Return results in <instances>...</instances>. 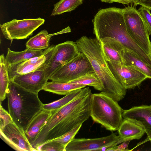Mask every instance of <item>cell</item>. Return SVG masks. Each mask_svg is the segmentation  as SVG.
Listing matches in <instances>:
<instances>
[{
  "instance_id": "cell-1",
  "label": "cell",
  "mask_w": 151,
  "mask_h": 151,
  "mask_svg": "<svg viewBox=\"0 0 151 151\" xmlns=\"http://www.w3.org/2000/svg\"><path fill=\"white\" fill-rule=\"evenodd\" d=\"M91 90L88 87L80 96L58 109L51 111L45 124L31 143L36 149L46 142L59 137L90 116Z\"/></svg>"
},
{
  "instance_id": "cell-2",
  "label": "cell",
  "mask_w": 151,
  "mask_h": 151,
  "mask_svg": "<svg viewBox=\"0 0 151 151\" xmlns=\"http://www.w3.org/2000/svg\"><path fill=\"white\" fill-rule=\"evenodd\" d=\"M79 51L89 61L104 88L100 92L117 102L123 99L126 90L117 81L110 70L104 56L100 41L96 38L83 36L76 41Z\"/></svg>"
},
{
  "instance_id": "cell-3",
  "label": "cell",
  "mask_w": 151,
  "mask_h": 151,
  "mask_svg": "<svg viewBox=\"0 0 151 151\" xmlns=\"http://www.w3.org/2000/svg\"><path fill=\"white\" fill-rule=\"evenodd\" d=\"M93 32L100 41L110 37L119 41L124 49L137 54L140 47L129 34L126 27L123 9L111 7L99 10L92 20Z\"/></svg>"
},
{
  "instance_id": "cell-4",
  "label": "cell",
  "mask_w": 151,
  "mask_h": 151,
  "mask_svg": "<svg viewBox=\"0 0 151 151\" xmlns=\"http://www.w3.org/2000/svg\"><path fill=\"white\" fill-rule=\"evenodd\" d=\"M38 94L10 80L6 95L9 112L14 122L24 130L33 117L42 109L43 104Z\"/></svg>"
},
{
  "instance_id": "cell-5",
  "label": "cell",
  "mask_w": 151,
  "mask_h": 151,
  "mask_svg": "<svg viewBox=\"0 0 151 151\" xmlns=\"http://www.w3.org/2000/svg\"><path fill=\"white\" fill-rule=\"evenodd\" d=\"M123 110L112 98L101 92L92 93L90 116L94 122L106 130L112 132L118 130L123 120Z\"/></svg>"
},
{
  "instance_id": "cell-6",
  "label": "cell",
  "mask_w": 151,
  "mask_h": 151,
  "mask_svg": "<svg viewBox=\"0 0 151 151\" xmlns=\"http://www.w3.org/2000/svg\"><path fill=\"white\" fill-rule=\"evenodd\" d=\"M123 16L127 31L133 40L151 57V42L145 23L134 6L123 8Z\"/></svg>"
},
{
  "instance_id": "cell-7",
  "label": "cell",
  "mask_w": 151,
  "mask_h": 151,
  "mask_svg": "<svg viewBox=\"0 0 151 151\" xmlns=\"http://www.w3.org/2000/svg\"><path fill=\"white\" fill-rule=\"evenodd\" d=\"M94 71L88 59L83 53L56 70L49 80L56 82L67 83L86 74Z\"/></svg>"
},
{
  "instance_id": "cell-8",
  "label": "cell",
  "mask_w": 151,
  "mask_h": 151,
  "mask_svg": "<svg viewBox=\"0 0 151 151\" xmlns=\"http://www.w3.org/2000/svg\"><path fill=\"white\" fill-rule=\"evenodd\" d=\"M45 20L40 17L21 20L13 19L1 25V30L4 37L9 40H21L27 38L39 27Z\"/></svg>"
},
{
  "instance_id": "cell-9",
  "label": "cell",
  "mask_w": 151,
  "mask_h": 151,
  "mask_svg": "<svg viewBox=\"0 0 151 151\" xmlns=\"http://www.w3.org/2000/svg\"><path fill=\"white\" fill-rule=\"evenodd\" d=\"M80 52L76 42L68 40L56 45L52 57L45 69L47 79L48 80L56 70L78 55Z\"/></svg>"
},
{
  "instance_id": "cell-10",
  "label": "cell",
  "mask_w": 151,
  "mask_h": 151,
  "mask_svg": "<svg viewBox=\"0 0 151 151\" xmlns=\"http://www.w3.org/2000/svg\"><path fill=\"white\" fill-rule=\"evenodd\" d=\"M106 61L114 76L126 90L134 88L148 78L145 75L133 67L112 61Z\"/></svg>"
},
{
  "instance_id": "cell-11",
  "label": "cell",
  "mask_w": 151,
  "mask_h": 151,
  "mask_svg": "<svg viewBox=\"0 0 151 151\" xmlns=\"http://www.w3.org/2000/svg\"><path fill=\"white\" fill-rule=\"evenodd\" d=\"M120 143L119 135L112 132L108 136L98 138H74L67 145L65 151H100L103 147L107 150Z\"/></svg>"
},
{
  "instance_id": "cell-12",
  "label": "cell",
  "mask_w": 151,
  "mask_h": 151,
  "mask_svg": "<svg viewBox=\"0 0 151 151\" xmlns=\"http://www.w3.org/2000/svg\"><path fill=\"white\" fill-rule=\"evenodd\" d=\"M55 45H52L45 50L40 55L12 65H8L10 80L14 76L38 70H45L53 53Z\"/></svg>"
},
{
  "instance_id": "cell-13",
  "label": "cell",
  "mask_w": 151,
  "mask_h": 151,
  "mask_svg": "<svg viewBox=\"0 0 151 151\" xmlns=\"http://www.w3.org/2000/svg\"><path fill=\"white\" fill-rule=\"evenodd\" d=\"M0 136L4 142L15 150L36 151L30 144L24 130L14 122L0 129Z\"/></svg>"
},
{
  "instance_id": "cell-14",
  "label": "cell",
  "mask_w": 151,
  "mask_h": 151,
  "mask_svg": "<svg viewBox=\"0 0 151 151\" xmlns=\"http://www.w3.org/2000/svg\"><path fill=\"white\" fill-rule=\"evenodd\" d=\"M22 88L38 93L48 82L45 70H38L17 76L10 80Z\"/></svg>"
},
{
  "instance_id": "cell-15",
  "label": "cell",
  "mask_w": 151,
  "mask_h": 151,
  "mask_svg": "<svg viewBox=\"0 0 151 151\" xmlns=\"http://www.w3.org/2000/svg\"><path fill=\"white\" fill-rule=\"evenodd\" d=\"M124 119L132 121L145 129L151 130V105L134 106L123 110Z\"/></svg>"
},
{
  "instance_id": "cell-16",
  "label": "cell",
  "mask_w": 151,
  "mask_h": 151,
  "mask_svg": "<svg viewBox=\"0 0 151 151\" xmlns=\"http://www.w3.org/2000/svg\"><path fill=\"white\" fill-rule=\"evenodd\" d=\"M99 41L106 61L123 64L121 52L124 48L119 41L110 37H105Z\"/></svg>"
},
{
  "instance_id": "cell-17",
  "label": "cell",
  "mask_w": 151,
  "mask_h": 151,
  "mask_svg": "<svg viewBox=\"0 0 151 151\" xmlns=\"http://www.w3.org/2000/svg\"><path fill=\"white\" fill-rule=\"evenodd\" d=\"M118 131L120 143L126 141L139 139L145 133L144 128L124 119Z\"/></svg>"
},
{
  "instance_id": "cell-18",
  "label": "cell",
  "mask_w": 151,
  "mask_h": 151,
  "mask_svg": "<svg viewBox=\"0 0 151 151\" xmlns=\"http://www.w3.org/2000/svg\"><path fill=\"white\" fill-rule=\"evenodd\" d=\"M71 31L69 27L59 32L52 34H49L47 30H43L27 42L26 44V48L37 50H46L50 47V41L52 36Z\"/></svg>"
},
{
  "instance_id": "cell-19",
  "label": "cell",
  "mask_w": 151,
  "mask_h": 151,
  "mask_svg": "<svg viewBox=\"0 0 151 151\" xmlns=\"http://www.w3.org/2000/svg\"><path fill=\"white\" fill-rule=\"evenodd\" d=\"M51 114V111L42 109L30 121L25 130L30 144L45 124Z\"/></svg>"
},
{
  "instance_id": "cell-20",
  "label": "cell",
  "mask_w": 151,
  "mask_h": 151,
  "mask_svg": "<svg viewBox=\"0 0 151 151\" xmlns=\"http://www.w3.org/2000/svg\"><path fill=\"white\" fill-rule=\"evenodd\" d=\"M123 64L133 67L151 79V67L134 54L124 49L121 52Z\"/></svg>"
},
{
  "instance_id": "cell-21",
  "label": "cell",
  "mask_w": 151,
  "mask_h": 151,
  "mask_svg": "<svg viewBox=\"0 0 151 151\" xmlns=\"http://www.w3.org/2000/svg\"><path fill=\"white\" fill-rule=\"evenodd\" d=\"M43 51L42 50H37L26 48L23 51L17 52L12 51L8 48L5 58L8 65H12L39 56L42 54Z\"/></svg>"
},
{
  "instance_id": "cell-22",
  "label": "cell",
  "mask_w": 151,
  "mask_h": 151,
  "mask_svg": "<svg viewBox=\"0 0 151 151\" xmlns=\"http://www.w3.org/2000/svg\"><path fill=\"white\" fill-rule=\"evenodd\" d=\"M85 85L73 84L69 82H47L43 88L45 91L60 95H66L71 91L85 87Z\"/></svg>"
},
{
  "instance_id": "cell-23",
  "label": "cell",
  "mask_w": 151,
  "mask_h": 151,
  "mask_svg": "<svg viewBox=\"0 0 151 151\" xmlns=\"http://www.w3.org/2000/svg\"><path fill=\"white\" fill-rule=\"evenodd\" d=\"M86 88L85 87L73 90L60 99L49 104H43L42 109L51 111L59 109L79 96Z\"/></svg>"
},
{
  "instance_id": "cell-24",
  "label": "cell",
  "mask_w": 151,
  "mask_h": 151,
  "mask_svg": "<svg viewBox=\"0 0 151 151\" xmlns=\"http://www.w3.org/2000/svg\"><path fill=\"white\" fill-rule=\"evenodd\" d=\"M0 100L3 101L7 96L10 80L8 73V66L4 54L0 57Z\"/></svg>"
},
{
  "instance_id": "cell-25",
  "label": "cell",
  "mask_w": 151,
  "mask_h": 151,
  "mask_svg": "<svg viewBox=\"0 0 151 151\" xmlns=\"http://www.w3.org/2000/svg\"><path fill=\"white\" fill-rule=\"evenodd\" d=\"M68 82L92 86L101 92L104 90L102 84L95 72L86 74Z\"/></svg>"
},
{
  "instance_id": "cell-26",
  "label": "cell",
  "mask_w": 151,
  "mask_h": 151,
  "mask_svg": "<svg viewBox=\"0 0 151 151\" xmlns=\"http://www.w3.org/2000/svg\"><path fill=\"white\" fill-rule=\"evenodd\" d=\"M83 2V0H60L54 5L51 16L71 12L82 4Z\"/></svg>"
},
{
  "instance_id": "cell-27",
  "label": "cell",
  "mask_w": 151,
  "mask_h": 151,
  "mask_svg": "<svg viewBox=\"0 0 151 151\" xmlns=\"http://www.w3.org/2000/svg\"><path fill=\"white\" fill-rule=\"evenodd\" d=\"M82 124H80L62 136L52 140L58 143L65 147L74 138L75 135L79 130Z\"/></svg>"
},
{
  "instance_id": "cell-28",
  "label": "cell",
  "mask_w": 151,
  "mask_h": 151,
  "mask_svg": "<svg viewBox=\"0 0 151 151\" xmlns=\"http://www.w3.org/2000/svg\"><path fill=\"white\" fill-rule=\"evenodd\" d=\"M65 147L52 140L49 141L40 146L37 151H65Z\"/></svg>"
},
{
  "instance_id": "cell-29",
  "label": "cell",
  "mask_w": 151,
  "mask_h": 151,
  "mask_svg": "<svg viewBox=\"0 0 151 151\" xmlns=\"http://www.w3.org/2000/svg\"><path fill=\"white\" fill-rule=\"evenodd\" d=\"M137 10L145 23L149 35H151V10L145 6H142Z\"/></svg>"
},
{
  "instance_id": "cell-30",
  "label": "cell",
  "mask_w": 151,
  "mask_h": 151,
  "mask_svg": "<svg viewBox=\"0 0 151 151\" xmlns=\"http://www.w3.org/2000/svg\"><path fill=\"white\" fill-rule=\"evenodd\" d=\"M0 105V129H2L7 125L14 122L10 114L6 111L1 105Z\"/></svg>"
},
{
  "instance_id": "cell-31",
  "label": "cell",
  "mask_w": 151,
  "mask_h": 151,
  "mask_svg": "<svg viewBox=\"0 0 151 151\" xmlns=\"http://www.w3.org/2000/svg\"><path fill=\"white\" fill-rule=\"evenodd\" d=\"M130 141V140L125 141L123 142L122 144L119 145H116L110 147L106 151H129L130 150L128 149V147Z\"/></svg>"
},
{
  "instance_id": "cell-32",
  "label": "cell",
  "mask_w": 151,
  "mask_h": 151,
  "mask_svg": "<svg viewBox=\"0 0 151 151\" xmlns=\"http://www.w3.org/2000/svg\"><path fill=\"white\" fill-rule=\"evenodd\" d=\"M102 2L111 3L113 2L120 3L123 4L128 5L131 3L129 0H100Z\"/></svg>"
},
{
  "instance_id": "cell-33",
  "label": "cell",
  "mask_w": 151,
  "mask_h": 151,
  "mask_svg": "<svg viewBox=\"0 0 151 151\" xmlns=\"http://www.w3.org/2000/svg\"><path fill=\"white\" fill-rule=\"evenodd\" d=\"M137 4L145 6L151 10V0H141L137 3Z\"/></svg>"
},
{
  "instance_id": "cell-34",
  "label": "cell",
  "mask_w": 151,
  "mask_h": 151,
  "mask_svg": "<svg viewBox=\"0 0 151 151\" xmlns=\"http://www.w3.org/2000/svg\"><path fill=\"white\" fill-rule=\"evenodd\" d=\"M145 133L147 134V139H148L147 141H150L151 145V130L145 129Z\"/></svg>"
},
{
  "instance_id": "cell-35",
  "label": "cell",
  "mask_w": 151,
  "mask_h": 151,
  "mask_svg": "<svg viewBox=\"0 0 151 151\" xmlns=\"http://www.w3.org/2000/svg\"><path fill=\"white\" fill-rule=\"evenodd\" d=\"M131 2H132L134 3V6H136L137 5V3L140 1L141 0H129Z\"/></svg>"
}]
</instances>
